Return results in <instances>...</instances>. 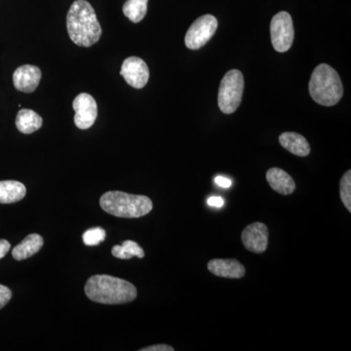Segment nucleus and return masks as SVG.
Wrapping results in <instances>:
<instances>
[{
    "instance_id": "nucleus-1",
    "label": "nucleus",
    "mask_w": 351,
    "mask_h": 351,
    "mask_svg": "<svg viewBox=\"0 0 351 351\" xmlns=\"http://www.w3.org/2000/svg\"><path fill=\"white\" fill-rule=\"evenodd\" d=\"M69 38L76 45L90 47L100 40L101 27L93 6L86 0H75L66 16Z\"/></svg>"
},
{
    "instance_id": "nucleus-2",
    "label": "nucleus",
    "mask_w": 351,
    "mask_h": 351,
    "mask_svg": "<svg viewBox=\"0 0 351 351\" xmlns=\"http://www.w3.org/2000/svg\"><path fill=\"white\" fill-rule=\"evenodd\" d=\"M84 291L88 299L104 304H127L138 295L137 288L129 281L106 274L90 277Z\"/></svg>"
},
{
    "instance_id": "nucleus-3",
    "label": "nucleus",
    "mask_w": 351,
    "mask_h": 351,
    "mask_svg": "<svg viewBox=\"0 0 351 351\" xmlns=\"http://www.w3.org/2000/svg\"><path fill=\"white\" fill-rule=\"evenodd\" d=\"M308 88L313 100L324 107L337 105L343 95L339 73L327 64H321L314 69Z\"/></svg>"
},
{
    "instance_id": "nucleus-4",
    "label": "nucleus",
    "mask_w": 351,
    "mask_h": 351,
    "mask_svg": "<svg viewBox=\"0 0 351 351\" xmlns=\"http://www.w3.org/2000/svg\"><path fill=\"white\" fill-rule=\"evenodd\" d=\"M100 206L108 214L119 218H141L149 213L154 203L147 196L129 195L123 191H108L101 195Z\"/></svg>"
},
{
    "instance_id": "nucleus-5",
    "label": "nucleus",
    "mask_w": 351,
    "mask_h": 351,
    "mask_svg": "<svg viewBox=\"0 0 351 351\" xmlns=\"http://www.w3.org/2000/svg\"><path fill=\"white\" fill-rule=\"evenodd\" d=\"M244 92V76L239 69L228 71L219 84L218 105L226 114L237 112Z\"/></svg>"
},
{
    "instance_id": "nucleus-6",
    "label": "nucleus",
    "mask_w": 351,
    "mask_h": 351,
    "mask_svg": "<svg viewBox=\"0 0 351 351\" xmlns=\"http://www.w3.org/2000/svg\"><path fill=\"white\" fill-rule=\"evenodd\" d=\"M270 36L274 50L287 52L294 43L295 31L290 14L282 11L277 13L270 23Z\"/></svg>"
},
{
    "instance_id": "nucleus-7",
    "label": "nucleus",
    "mask_w": 351,
    "mask_h": 351,
    "mask_svg": "<svg viewBox=\"0 0 351 351\" xmlns=\"http://www.w3.org/2000/svg\"><path fill=\"white\" fill-rule=\"evenodd\" d=\"M218 29V20L213 15L201 16L189 27L186 32L184 43L186 47L191 50L202 48L210 40Z\"/></svg>"
},
{
    "instance_id": "nucleus-8",
    "label": "nucleus",
    "mask_w": 351,
    "mask_h": 351,
    "mask_svg": "<svg viewBox=\"0 0 351 351\" xmlns=\"http://www.w3.org/2000/svg\"><path fill=\"white\" fill-rule=\"evenodd\" d=\"M75 110V124L80 130L91 128L98 117V105L91 95L82 93L75 97L73 101Z\"/></svg>"
},
{
    "instance_id": "nucleus-9",
    "label": "nucleus",
    "mask_w": 351,
    "mask_h": 351,
    "mask_svg": "<svg viewBox=\"0 0 351 351\" xmlns=\"http://www.w3.org/2000/svg\"><path fill=\"white\" fill-rule=\"evenodd\" d=\"M120 75L127 84L136 89H142L149 80V66L141 58L129 57L122 64Z\"/></svg>"
},
{
    "instance_id": "nucleus-10",
    "label": "nucleus",
    "mask_w": 351,
    "mask_h": 351,
    "mask_svg": "<svg viewBox=\"0 0 351 351\" xmlns=\"http://www.w3.org/2000/svg\"><path fill=\"white\" fill-rule=\"evenodd\" d=\"M242 242L247 250L262 254L269 245V228L263 223H253L242 232Z\"/></svg>"
},
{
    "instance_id": "nucleus-11",
    "label": "nucleus",
    "mask_w": 351,
    "mask_h": 351,
    "mask_svg": "<svg viewBox=\"0 0 351 351\" xmlns=\"http://www.w3.org/2000/svg\"><path fill=\"white\" fill-rule=\"evenodd\" d=\"M41 73L40 69L32 64H24L16 69L13 73L14 86L18 91L24 93H32L36 91L40 83Z\"/></svg>"
},
{
    "instance_id": "nucleus-12",
    "label": "nucleus",
    "mask_w": 351,
    "mask_h": 351,
    "mask_svg": "<svg viewBox=\"0 0 351 351\" xmlns=\"http://www.w3.org/2000/svg\"><path fill=\"white\" fill-rule=\"evenodd\" d=\"M208 269L214 276L223 278L239 279L245 276V267L234 258H215L208 263Z\"/></svg>"
},
{
    "instance_id": "nucleus-13",
    "label": "nucleus",
    "mask_w": 351,
    "mask_h": 351,
    "mask_svg": "<svg viewBox=\"0 0 351 351\" xmlns=\"http://www.w3.org/2000/svg\"><path fill=\"white\" fill-rule=\"evenodd\" d=\"M267 181L270 188L282 195H292L295 189L293 178L280 168H270L267 172Z\"/></svg>"
},
{
    "instance_id": "nucleus-14",
    "label": "nucleus",
    "mask_w": 351,
    "mask_h": 351,
    "mask_svg": "<svg viewBox=\"0 0 351 351\" xmlns=\"http://www.w3.org/2000/svg\"><path fill=\"white\" fill-rule=\"evenodd\" d=\"M279 143L294 156L304 157L311 154V145L306 138L295 132H285L279 136Z\"/></svg>"
},
{
    "instance_id": "nucleus-15",
    "label": "nucleus",
    "mask_w": 351,
    "mask_h": 351,
    "mask_svg": "<svg viewBox=\"0 0 351 351\" xmlns=\"http://www.w3.org/2000/svg\"><path fill=\"white\" fill-rule=\"evenodd\" d=\"M44 244V240L41 235L38 233H32L27 235V237L20 244L15 246L12 250L13 258L16 261H24L32 257L41 250Z\"/></svg>"
},
{
    "instance_id": "nucleus-16",
    "label": "nucleus",
    "mask_w": 351,
    "mask_h": 351,
    "mask_svg": "<svg viewBox=\"0 0 351 351\" xmlns=\"http://www.w3.org/2000/svg\"><path fill=\"white\" fill-rule=\"evenodd\" d=\"M43 119L34 110L21 108L16 117V127L21 133L29 135L43 127Z\"/></svg>"
},
{
    "instance_id": "nucleus-17",
    "label": "nucleus",
    "mask_w": 351,
    "mask_h": 351,
    "mask_svg": "<svg viewBox=\"0 0 351 351\" xmlns=\"http://www.w3.org/2000/svg\"><path fill=\"white\" fill-rule=\"evenodd\" d=\"M25 184L18 181H0V204H12L24 199Z\"/></svg>"
},
{
    "instance_id": "nucleus-18",
    "label": "nucleus",
    "mask_w": 351,
    "mask_h": 351,
    "mask_svg": "<svg viewBox=\"0 0 351 351\" xmlns=\"http://www.w3.org/2000/svg\"><path fill=\"white\" fill-rule=\"evenodd\" d=\"M113 257L120 260H130L133 257L145 258V251L137 242L126 240L122 245H115L112 249Z\"/></svg>"
},
{
    "instance_id": "nucleus-19",
    "label": "nucleus",
    "mask_w": 351,
    "mask_h": 351,
    "mask_svg": "<svg viewBox=\"0 0 351 351\" xmlns=\"http://www.w3.org/2000/svg\"><path fill=\"white\" fill-rule=\"evenodd\" d=\"M147 2L149 0H127L123 5L124 15L131 22L140 23L147 15Z\"/></svg>"
},
{
    "instance_id": "nucleus-20",
    "label": "nucleus",
    "mask_w": 351,
    "mask_h": 351,
    "mask_svg": "<svg viewBox=\"0 0 351 351\" xmlns=\"http://www.w3.org/2000/svg\"><path fill=\"white\" fill-rule=\"evenodd\" d=\"M339 193L341 199L343 201L348 212H351V171L348 170L341 178L339 182Z\"/></svg>"
},
{
    "instance_id": "nucleus-21",
    "label": "nucleus",
    "mask_w": 351,
    "mask_h": 351,
    "mask_svg": "<svg viewBox=\"0 0 351 351\" xmlns=\"http://www.w3.org/2000/svg\"><path fill=\"white\" fill-rule=\"evenodd\" d=\"M106 230L101 228H93L86 230L82 235L83 243L86 246H97L105 241Z\"/></svg>"
},
{
    "instance_id": "nucleus-22",
    "label": "nucleus",
    "mask_w": 351,
    "mask_h": 351,
    "mask_svg": "<svg viewBox=\"0 0 351 351\" xmlns=\"http://www.w3.org/2000/svg\"><path fill=\"white\" fill-rule=\"evenodd\" d=\"M11 298H12V291L0 284V309L3 308L10 302Z\"/></svg>"
},
{
    "instance_id": "nucleus-23",
    "label": "nucleus",
    "mask_w": 351,
    "mask_h": 351,
    "mask_svg": "<svg viewBox=\"0 0 351 351\" xmlns=\"http://www.w3.org/2000/svg\"><path fill=\"white\" fill-rule=\"evenodd\" d=\"M172 346L167 345H156L149 346V348H141L140 351H174Z\"/></svg>"
},
{
    "instance_id": "nucleus-24",
    "label": "nucleus",
    "mask_w": 351,
    "mask_h": 351,
    "mask_svg": "<svg viewBox=\"0 0 351 351\" xmlns=\"http://www.w3.org/2000/svg\"><path fill=\"white\" fill-rule=\"evenodd\" d=\"M215 182L218 184L219 186L223 189H228L232 186V181L228 178L223 177V176H218V177L215 178Z\"/></svg>"
},
{
    "instance_id": "nucleus-25",
    "label": "nucleus",
    "mask_w": 351,
    "mask_h": 351,
    "mask_svg": "<svg viewBox=\"0 0 351 351\" xmlns=\"http://www.w3.org/2000/svg\"><path fill=\"white\" fill-rule=\"evenodd\" d=\"M11 244L5 239H0V260L5 257L6 254L10 251Z\"/></svg>"
},
{
    "instance_id": "nucleus-26",
    "label": "nucleus",
    "mask_w": 351,
    "mask_h": 351,
    "mask_svg": "<svg viewBox=\"0 0 351 351\" xmlns=\"http://www.w3.org/2000/svg\"><path fill=\"white\" fill-rule=\"evenodd\" d=\"M208 205L211 207L221 208L225 204V201L219 196H213L207 200Z\"/></svg>"
}]
</instances>
